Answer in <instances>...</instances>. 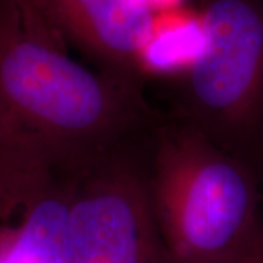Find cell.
<instances>
[{
	"label": "cell",
	"mask_w": 263,
	"mask_h": 263,
	"mask_svg": "<svg viewBox=\"0 0 263 263\" xmlns=\"http://www.w3.org/2000/svg\"><path fill=\"white\" fill-rule=\"evenodd\" d=\"M0 105L27 139L69 165L133 146L160 124L141 86L94 72L28 31L12 0H0Z\"/></svg>",
	"instance_id": "obj_1"
},
{
	"label": "cell",
	"mask_w": 263,
	"mask_h": 263,
	"mask_svg": "<svg viewBox=\"0 0 263 263\" xmlns=\"http://www.w3.org/2000/svg\"><path fill=\"white\" fill-rule=\"evenodd\" d=\"M257 171L179 120L146 158L151 205L173 263H237L263 228Z\"/></svg>",
	"instance_id": "obj_2"
},
{
	"label": "cell",
	"mask_w": 263,
	"mask_h": 263,
	"mask_svg": "<svg viewBox=\"0 0 263 263\" xmlns=\"http://www.w3.org/2000/svg\"><path fill=\"white\" fill-rule=\"evenodd\" d=\"M206 43L180 78L176 120L263 164V0H199Z\"/></svg>",
	"instance_id": "obj_3"
},
{
	"label": "cell",
	"mask_w": 263,
	"mask_h": 263,
	"mask_svg": "<svg viewBox=\"0 0 263 263\" xmlns=\"http://www.w3.org/2000/svg\"><path fill=\"white\" fill-rule=\"evenodd\" d=\"M135 146L81 167L70 211L73 263H173Z\"/></svg>",
	"instance_id": "obj_4"
},
{
	"label": "cell",
	"mask_w": 263,
	"mask_h": 263,
	"mask_svg": "<svg viewBox=\"0 0 263 263\" xmlns=\"http://www.w3.org/2000/svg\"><path fill=\"white\" fill-rule=\"evenodd\" d=\"M48 25L103 66L104 72L141 86V53L154 12L141 0H38Z\"/></svg>",
	"instance_id": "obj_5"
},
{
	"label": "cell",
	"mask_w": 263,
	"mask_h": 263,
	"mask_svg": "<svg viewBox=\"0 0 263 263\" xmlns=\"http://www.w3.org/2000/svg\"><path fill=\"white\" fill-rule=\"evenodd\" d=\"M79 168L57 167L0 216V263H73L70 211Z\"/></svg>",
	"instance_id": "obj_6"
},
{
	"label": "cell",
	"mask_w": 263,
	"mask_h": 263,
	"mask_svg": "<svg viewBox=\"0 0 263 263\" xmlns=\"http://www.w3.org/2000/svg\"><path fill=\"white\" fill-rule=\"evenodd\" d=\"M205 43L199 9L181 6L155 13L141 53L142 75H184L200 57Z\"/></svg>",
	"instance_id": "obj_7"
},
{
	"label": "cell",
	"mask_w": 263,
	"mask_h": 263,
	"mask_svg": "<svg viewBox=\"0 0 263 263\" xmlns=\"http://www.w3.org/2000/svg\"><path fill=\"white\" fill-rule=\"evenodd\" d=\"M54 161L27 139L0 105V208Z\"/></svg>",
	"instance_id": "obj_8"
},
{
	"label": "cell",
	"mask_w": 263,
	"mask_h": 263,
	"mask_svg": "<svg viewBox=\"0 0 263 263\" xmlns=\"http://www.w3.org/2000/svg\"><path fill=\"white\" fill-rule=\"evenodd\" d=\"M18 10L22 22L32 29H41L47 27V21L44 18L38 0H12Z\"/></svg>",
	"instance_id": "obj_9"
},
{
	"label": "cell",
	"mask_w": 263,
	"mask_h": 263,
	"mask_svg": "<svg viewBox=\"0 0 263 263\" xmlns=\"http://www.w3.org/2000/svg\"><path fill=\"white\" fill-rule=\"evenodd\" d=\"M237 263H263V228L253 245Z\"/></svg>",
	"instance_id": "obj_10"
},
{
	"label": "cell",
	"mask_w": 263,
	"mask_h": 263,
	"mask_svg": "<svg viewBox=\"0 0 263 263\" xmlns=\"http://www.w3.org/2000/svg\"><path fill=\"white\" fill-rule=\"evenodd\" d=\"M143 5H146L154 13L164 12V10H171L186 6L187 0H141Z\"/></svg>",
	"instance_id": "obj_11"
},
{
	"label": "cell",
	"mask_w": 263,
	"mask_h": 263,
	"mask_svg": "<svg viewBox=\"0 0 263 263\" xmlns=\"http://www.w3.org/2000/svg\"><path fill=\"white\" fill-rule=\"evenodd\" d=\"M262 168H263V165H262Z\"/></svg>",
	"instance_id": "obj_12"
}]
</instances>
